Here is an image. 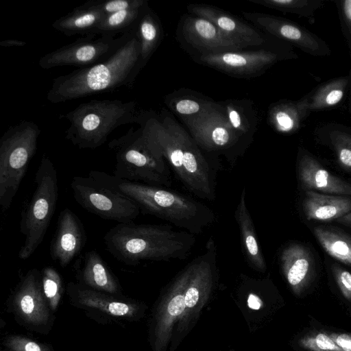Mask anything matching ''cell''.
<instances>
[{
  "mask_svg": "<svg viewBox=\"0 0 351 351\" xmlns=\"http://www.w3.org/2000/svg\"><path fill=\"white\" fill-rule=\"evenodd\" d=\"M108 147L116 156L114 176L157 186H171L172 177L167 162L141 128H130L124 135L112 139Z\"/></svg>",
  "mask_w": 351,
  "mask_h": 351,
  "instance_id": "8992f818",
  "label": "cell"
},
{
  "mask_svg": "<svg viewBox=\"0 0 351 351\" xmlns=\"http://www.w3.org/2000/svg\"><path fill=\"white\" fill-rule=\"evenodd\" d=\"M193 269L184 294L185 311L178 321L180 331L187 329L209 298L218 277L217 250L210 237L205 250L191 260Z\"/></svg>",
  "mask_w": 351,
  "mask_h": 351,
  "instance_id": "7c38bea8",
  "label": "cell"
},
{
  "mask_svg": "<svg viewBox=\"0 0 351 351\" xmlns=\"http://www.w3.org/2000/svg\"><path fill=\"white\" fill-rule=\"evenodd\" d=\"M39 126L23 120L10 126L0 140V206L7 211L16 196L20 184L34 156Z\"/></svg>",
  "mask_w": 351,
  "mask_h": 351,
  "instance_id": "52a82bcc",
  "label": "cell"
},
{
  "mask_svg": "<svg viewBox=\"0 0 351 351\" xmlns=\"http://www.w3.org/2000/svg\"><path fill=\"white\" fill-rule=\"evenodd\" d=\"M26 44V42L16 39H7L0 42L1 47H23Z\"/></svg>",
  "mask_w": 351,
  "mask_h": 351,
  "instance_id": "ee69618b",
  "label": "cell"
},
{
  "mask_svg": "<svg viewBox=\"0 0 351 351\" xmlns=\"http://www.w3.org/2000/svg\"><path fill=\"white\" fill-rule=\"evenodd\" d=\"M329 335L343 351H351V333L332 332Z\"/></svg>",
  "mask_w": 351,
  "mask_h": 351,
  "instance_id": "b9f144b4",
  "label": "cell"
},
{
  "mask_svg": "<svg viewBox=\"0 0 351 351\" xmlns=\"http://www.w3.org/2000/svg\"><path fill=\"white\" fill-rule=\"evenodd\" d=\"M106 16L101 10L80 5L52 23V27L67 36L91 34Z\"/></svg>",
  "mask_w": 351,
  "mask_h": 351,
  "instance_id": "4316f807",
  "label": "cell"
},
{
  "mask_svg": "<svg viewBox=\"0 0 351 351\" xmlns=\"http://www.w3.org/2000/svg\"><path fill=\"white\" fill-rule=\"evenodd\" d=\"M66 292L71 304L75 307L110 317L132 321L142 313L141 306L136 301L95 291L78 282H69Z\"/></svg>",
  "mask_w": 351,
  "mask_h": 351,
  "instance_id": "2e32d148",
  "label": "cell"
},
{
  "mask_svg": "<svg viewBox=\"0 0 351 351\" xmlns=\"http://www.w3.org/2000/svg\"><path fill=\"white\" fill-rule=\"evenodd\" d=\"M147 3L145 0H96L88 1L82 5L101 10L106 15L134 8H141Z\"/></svg>",
  "mask_w": 351,
  "mask_h": 351,
  "instance_id": "d590c367",
  "label": "cell"
},
{
  "mask_svg": "<svg viewBox=\"0 0 351 351\" xmlns=\"http://www.w3.org/2000/svg\"><path fill=\"white\" fill-rule=\"evenodd\" d=\"M350 82H351V71H350Z\"/></svg>",
  "mask_w": 351,
  "mask_h": 351,
  "instance_id": "bcb514c9",
  "label": "cell"
},
{
  "mask_svg": "<svg viewBox=\"0 0 351 351\" xmlns=\"http://www.w3.org/2000/svg\"><path fill=\"white\" fill-rule=\"evenodd\" d=\"M234 219L240 232L242 251L247 263L253 269L265 272L267 263L257 239L253 220L247 207L245 187L241 191L234 211Z\"/></svg>",
  "mask_w": 351,
  "mask_h": 351,
  "instance_id": "cb8c5ba5",
  "label": "cell"
},
{
  "mask_svg": "<svg viewBox=\"0 0 351 351\" xmlns=\"http://www.w3.org/2000/svg\"><path fill=\"white\" fill-rule=\"evenodd\" d=\"M135 29L140 43L141 64L143 68L156 51L161 36L158 20L149 8L147 3L142 8Z\"/></svg>",
  "mask_w": 351,
  "mask_h": 351,
  "instance_id": "83f0119b",
  "label": "cell"
},
{
  "mask_svg": "<svg viewBox=\"0 0 351 351\" xmlns=\"http://www.w3.org/2000/svg\"><path fill=\"white\" fill-rule=\"evenodd\" d=\"M3 345L10 351H53L47 344L21 335H10L3 340Z\"/></svg>",
  "mask_w": 351,
  "mask_h": 351,
  "instance_id": "8d00e7d4",
  "label": "cell"
},
{
  "mask_svg": "<svg viewBox=\"0 0 351 351\" xmlns=\"http://www.w3.org/2000/svg\"><path fill=\"white\" fill-rule=\"evenodd\" d=\"M302 205L308 220L331 221L351 212V198L313 191L306 192Z\"/></svg>",
  "mask_w": 351,
  "mask_h": 351,
  "instance_id": "d4e9b609",
  "label": "cell"
},
{
  "mask_svg": "<svg viewBox=\"0 0 351 351\" xmlns=\"http://www.w3.org/2000/svg\"><path fill=\"white\" fill-rule=\"evenodd\" d=\"M332 272L342 295L351 301V273L338 266L332 267Z\"/></svg>",
  "mask_w": 351,
  "mask_h": 351,
  "instance_id": "60d3db41",
  "label": "cell"
},
{
  "mask_svg": "<svg viewBox=\"0 0 351 351\" xmlns=\"http://www.w3.org/2000/svg\"><path fill=\"white\" fill-rule=\"evenodd\" d=\"M247 304L250 308L258 310L262 306L263 302L257 294L250 293L247 297Z\"/></svg>",
  "mask_w": 351,
  "mask_h": 351,
  "instance_id": "7bdbcfd3",
  "label": "cell"
},
{
  "mask_svg": "<svg viewBox=\"0 0 351 351\" xmlns=\"http://www.w3.org/2000/svg\"><path fill=\"white\" fill-rule=\"evenodd\" d=\"M73 269L79 284L111 295H121L117 278L96 250H92L80 256L75 261Z\"/></svg>",
  "mask_w": 351,
  "mask_h": 351,
  "instance_id": "ffe728a7",
  "label": "cell"
},
{
  "mask_svg": "<svg viewBox=\"0 0 351 351\" xmlns=\"http://www.w3.org/2000/svg\"><path fill=\"white\" fill-rule=\"evenodd\" d=\"M314 234L323 249L332 257L351 265V237L331 227H315Z\"/></svg>",
  "mask_w": 351,
  "mask_h": 351,
  "instance_id": "f546056e",
  "label": "cell"
},
{
  "mask_svg": "<svg viewBox=\"0 0 351 351\" xmlns=\"http://www.w3.org/2000/svg\"><path fill=\"white\" fill-rule=\"evenodd\" d=\"M41 285L43 294L53 313L60 303L63 285L60 274L52 267L47 266L40 271Z\"/></svg>",
  "mask_w": 351,
  "mask_h": 351,
  "instance_id": "d6a6232c",
  "label": "cell"
},
{
  "mask_svg": "<svg viewBox=\"0 0 351 351\" xmlns=\"http://www.w3.org/2000/svg\"><path fill=\"white\" fill-rule=\"evenodd\" d=\"M107 250L119 261L136 266L141 261L183 260L195 245L194 234L168 225L119 223L104 237Z\"/></svg>",
  "mask_w": 351,
  "mask_h": 351,
  "instance_id": "3957f363",
  "label": "cell"
},
{
  "mask_svg": "<svg viewBox=\"0 0 351 351\" xmlns=\"http://www.w3.org/2000/svg\"><path fill=\"white\" fill-rule=\"evenodd\" d=\"M298 176L302 186L308 191L351 195V184L332 175L309 154L300 156Z\"/></svg>",
  "mask_w": 351,
  "mask_h": 351,
  "instance_id": "7402d4cb",
  "label": "cell"
},
{
  "mask_svg": "<svg viewBox=\"0 0 351 351\" xmlns=\"http://www.w3.org/2000/svg\"><path fill=\"white\" fill-rule=\"evenodd\" d=\"M77 204L89 213L119 223L133 222L141 210L115 185L112 175L90 171L86 176H73L71 182Z\"/></svg>",
  "mask_w": 351,
  "mask_h": 351,
  "instance_id": "9c48e42d",
  "label": "cell"
},
{
  "mask_svg": "<svg viewBox=\"0 0 351 351\" xmlns=\"http://www.w3.org/2000/svg\"><path fill=\"white\" fill-rule=\"evenodd\" d=\"M16 320L27 329L48 333L53 324V312L43 294L40 271L29 270L21 278L11 299Z\"/></svg>",
  "mask_w": 351,
  "mask_h": 351,
  "instance_id": "8fae6325",
  "label": "cell"
},
{
  "mask_svg": "<svg viewBox=\"0 0 351 351\" xmlns=\"http://www.w3.org/2000/svg\"><path fill=\"white\" fill-rule=\"evenodd\" d=\"M193 269L190 261L166 289L158 306L152 334L153 351H165L176 321L183 315L186 306L184 294Z\"/></svg>",
  "mask_w": 351,
  "mask_h": 351,
  "instance_id": "5bb4252c",
  "label": "cell"
},
{
  "mask_svg": "<svg viewBox=\"0 0 351 351\" xmlns=\"http://www.w3.org/2000/svg\"><path fill=\"white\" fill-rule=\"evenodd\" d=\"M341 30L346 40L351 56V0L336 1Z\"/></svg>",
  "mask_w": 351,
  "mask_h": 351,
  "instance_id": "ab89813d",
  "label": "cell"
},
{
  "mask_svg": "<svg viewBox=\"0 0 351 351\" xmlns=\"http://www.w3.org/2000/svg\"><path fill=\"white\" fill-rule=\"evenodd\" d=\"M86 241L82 223L69 208L60 213L50 245V256L62 267H66L83 249Z\"/></svg>",
  "mask_w": 351,
  "mask_h": 351,
  "instance_id": "ac0fdd59",
  "label": "cell"
},
{
  "mask_svg": "<svg viewBox=\"0 0 351 351\" xmlns=\"http://www.w3.org/2000/svg\"><path fill=\"white\" fill-rule=\"evenodd\" d=\"M223 109L232 128L242 136L249 130L248 121L244 113L233 104H226Z\"/></svg>",
  "mask_w": 351,
  "mask_h": 351,
  "instance_id": "f35d334b",
  "label": "cell"
},
{
  "mask_svg": "<svg viewBox=\"0 0 351 351\" xmlns=\"http://www.w3.org/2000/svg\"><path fill=\"white\" fill-rule=\"evenodd\" d=\"M208 103L191 97H183L174 102L173 109L181 117L188 118L199 114Z\"/></svg>",
  "mask_w": 351,
  "mask_h": 351,
  "instance_id": "74e56055",
  "label": "cell"
},
{
  "mask_svg": "<svg viewBox=\"0 0 351 351\" xmlns=\"http://www.w3.org/2000/svg\"><path fill=\"white\" fill-rule=\"evenodd\" d=\"M138 112L134 101L93 99L82 103L60 117L69 122L65 138L79 149H95L116 128L136 123Z\"/></svg>",
  "mask_w": 351,
  "mask_h": 351,
  "instance_id": "5b68a950",
  "label": "cell"
},
{
  "mask_svg": "<svg viewBox=\"0 0 351 351\" xmlns=\"http://www.w3.org/2000/svg\"><path fill=\"white\" fill-rule=\"evenodd\" d=\"M329 138L341 166L351 169V134L334 130L330 133Z\"/></svg>",
  "mask_w": 351,
  "mask_h": 351,
  "instance_id": "836d02e7",
  "label": "cell"
},
{
  "mask_svg": "<svg viewBox=\"0 0 351 351\" xmlns=\"http://www.w3.org/2000/svg\"><path fill=\"white\" fill-rule=\"evenodd\" d=\"M336 221L350 228H351V212L337 219Z\"/></svg>",
  "mask_w": 351,
  "mask_h": 351,
  "instance_id": "f6af8a7d",
  "label": "cell"
},
{
  "mask_svg": "<svg viewBox=\"0 0 351 351\" xmlns=\"http://www.w3.org/2000/svg\"><path fill=\"white\" fill-rule=\"evenodd\" d=\"M349 80L347 77L332 79L306 95V105L309 112L323 110L338 105L343 99Z\"/></svg>",
  "mask_w": 351,
  "mask_h": 351,
  "instance_id": "f1b7e54d",
  "label": "cell"
},
{
  "mask_svg": "<svg viewBox=\"0 0 351 351\" xmlns=\"http://www.w3.org/2000/svg\"><path fill=\"white\" fill-rule=\"evenodd\" d=\"M299 345L309 351H343L330 335L324 332L304 336L299 340Z\"/></svg>",
  "mask_w": 351,
  "mask_h": 351,
  "instance_id": "e575fe53",
  "label": "cell"
},
{
  "mask_svg": "<svg viewBox=\"0 0 351 351\" xmlns=\"http://www.w3.org/2000/svg\"><path fill=\"white\" fill-rule=\"evenodd\" d=\"M142 69L140 43L134 26L108 60L54 78L47 99L56 104L111 92L122 86L132 88Z\"/></svg>",
  "mask_w": 351,
  "mask_h": 351,
  "instance_id": "7a4b0ae2",
  "label": "cell"
},
{
  "mask_svg": "<svg viewBox=\"0 0 351 351\" xmlns=\"http://www.w3.org/2000/svg\"><path fill=\"white\" fill-rule=\"evenodd\" d=\"M249 1L282 12L313 17L324 5L322 0H249Z\"/></svg>",
  "mask_w": 351,
  "mask_h": 351,
  "instance_id": "1f68e13d",
  "label": "cell"
},
{
  "mask_svg": "<svg viewBox=\"0 0 351 351\" xmlns=\"http://www.w3.org/2000/svg\"><path fill=\"white\" fill-rule=\"evenodd\" d=\"M182 34L187 43L202 54L239 51L246 47L223 34L213 23L198 17L186 18Z\"/></svg>",
  "mask_w": 351,
  "mask_h": 351,
  "instance_id": "d6986e66",
  "label": "cell"
},
{
  "mask_svg": "<svg viewBox=\"0 0 351 351\" xmlns=\"http://www.w3.org/2000/svg\"><path fill=\"white\" fill-rule=\"evenodd\" d=\"M283 56L285 54L267 50H239L202 54L199 60L204 64L228 74L251 75L265 71Z\"/></svg>",
  "mask_w": 351,
  "mask_h": 351,
  "instance_id": "e0dca14e",
  "label": "cell"
},
{
  "mask_svg": "<svg viewBox=\"0 0 351 351\" xmlns=\"http://www.w3.org/2000/svg\"><path fill=\"white\" fill-rule=\"evenodd\" d=\"M112 176L117 188L132 199L143 213L167 221L191 234L202 233L215 221L213 210L191 196L169 188Z\"/></svg>",
  "mask_w": 351,
  "mask_h": 351,
  "instance_id": "277c9868",
  "label": "cell"
},
{
  "mask_svg": "<svg viewBox=\"0 0 351 351\" xmlns=\"http://www.w3.org/2000/svg\"><path fill=\"white\" fill-rule=\"evenodd\" d=\"M143 6L106 15L91 34L115 36L119 33L123 34L130 31L135 26Z\"/></svg>",
  "mask_w": 351,
  "mask_h": 351,
  "instance_id": "4dcf8cb0",
  "label": "cell"
},
{
  "mask_svg": "<svg viewBox=\"0 0 351 351\" xmlns=\"http://www.w3.org/2000/svg\"><path fill=\"white\" fill-rule=\"evenodd\" d=\"M35 190L21 221L25 241L19 252L29 258L41 244L55 213L58 197V176L50 158L44 154L34 177Z\"/></svg>",
  "mask_w": 351,
  "mask_h": 351,
  "instance_id": "ba28073f",
  "label": "cell"
},
{
  "mask_svg": "<svg viewBox=\"0 0 351 351\" xmlns=\"http://www.w3.org/2000/svg\"><path fill=\"white\" fill-rule=\"evenodd\" d=\"M192 138L208 152H225L237 144L241 136L231 126L219 104L209 102L197 115L183 118Z\"/></svg>",
  "mask_w": 351,
  "mask_h": 351,
  "instance_id": "4fadbf2b",
  "label": "cell"
},
{
  "mask_svg": "<svg viewBox=\"0 0 351 351\" xmlns=\"http://www.w3.org/2000/svg\"><path fill=\"white\" fill-rule=\"evenodd\" d=\"M280 261L287 283L295 294L300 295L314 271L310 252L301 244L291 243L282 251Z\"/></svg>",
  "mask_w": 351,
  "mask_h": 351,
  "instance_id": "603a6c76",
  "label": "cell"
},
{
  "mask_svg": "<svg viewBox=\"0 0 351 351\" xmlns=\"http://www.w3.org/2000/svg\"><path fill=\"white\" fill-rule=\"evenodd\" d=\"M136 123L189 191L203 199H215L217 171L192 136L169 117L160 122L139 112Z\"/></svg>",
  "mask_w": 351,
  "mask_h": 351,
  "instance_id": "6da1fadb",
  "label": "cell"
},
{
  "mask_svg": "<svg viewBox=\"0 0 351 351\" xmlns=\"http://www.w3.org/2000/svg\"><path fill=\"white\" fill-rule=\"evenodd\" d=\"M245 17L256 27L282 39L313 56H330L331 51L325 41L304 27L279 16L244 12Z\"/></svg>",
  "mask_w": 351,
  "mask_h": 351,
  "instance_id": "9a60e30c",
  "label": "cell"
},
{
  "mask_svg": "<svg viewBox=\"0 0 351 351\" xmlns=\"http://www.w3.org/2000/svg\"><path fill=\"white\" fill-rule=\"evenodd\" d=\"M187 10L195 16L213 23L223 34L245 47L261 45L262 36L250 25L223 10L209 5L189 4Z\"/></svg>",
  "mask_w": 351,
  "mask_h": 351,
  "instance_id": "44dd1931",
  "label": "cell"
},
{
  "mask_svg": "<svg viewBox=\"0 0 351 351\" xmlns=\"http://www.w3.org/2000/svg\"><path fill=\"white\" fill-rule=\"evenodd\" d=\"M309 113L303 97L298 101H281L274 104L269 110L268 118L277 132L292 134L301 128Z\"/></svg>",
  "mask_w": 351,
  "mask_h": 351,
  "instance_id": "484cf974",
  "label": "cell"
},
{
  "mask_svg": "<svg viewBox=\"0 0 351 351\" xmlns=\"http://www.w3.org/2000/svg\"><path fill=\"white\" fill-rule=\"evenodd\" d=\"M128 34V32L118 38L102 36L95 38V34L86 35L43 55L39 59L38 65L43 69L64 66L82 69L99 64L116 53Z\"/></svg>",
  "mask_w": 351,
  "mask_h": 351,
  "instance_id": "30bf717a",
  "label": "cell"
}]
</instances>
